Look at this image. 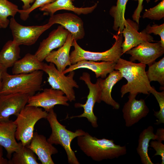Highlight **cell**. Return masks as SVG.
<instances>
[{
  "label": "cell",
  "instance_id": "obj_32",
  "mask_svg": "<svg viewBox=\"0 0 164 164\" xmlns=\"http://www.w3.org/2000/svg\"><path fill=\"white\" fill-rule=\"evenodd\" d=\"M56 0H35L29 9L23 10L19 9L18 12L20 14V19L23 21L26 20L30 14L34 10L54 2Z\"/></svg>",
  "mask_w": 164,
  "mask_h": 164
},
{
  "label": "cell",
  "instance_id": "obj_19",
  "mask_svg": "<svg viewBox=\"0 0 164 164\" xmlns=\"http://www.w3.org/2000/svg\"><path fill=\"white\" fill-rule=\"evenodd\" d=\"M16 128V126L12 120L0 121V145L6 150L7 157L9 159L19 148V143L15 137Z\"/></svg>",
  "mask_w": 164,
  "mask_h": 164
},
{
  "label": "cell",
  "instance_id": "obj_21",
  "mask_svg": "<svg viewBox=\"0 0 164 164\" xmlns=\"http://www.w3.org/2000/svg\"><path fill=\"white\" fill-rule=\"evenodd\" d=\"M73 39V36L70 32L64 45L58 50L51 51L45 60L47 62L54 64L57 69L62 73L67 66L71 65L70 52Z\"/></svg>",
  "mask_w": 164,
  "mask_h": 164
},
{
  "label": "cell",
  "instance_id": "obj_35",
  "mask_svg": "<svg viewBox=\"0 0 164 164\" xmlns=\"http://www.w3.org/2000/svg\"><path fill=\"white\" fill-rule=\"evenodd\" d=\"M138 1V5L137 7L135 10L132 15V18L133 20L135 21L139 24L140 18L141 17L140 14L143 9L142 3L144 0H133ZM148 2L149 0H146Z\"/></svg>",
  "mask_w": 164,
  "mask_h": 164
},
{
  "label": "cell",
  "instance_id": "obj_14",
  "mask_svg": "<svg viewBox=\"0 0 164 164\" xmlns=\"http://www.w3.org/2000/svg\"><path fill=\"white\" fill-rule=\"evenodd\" d=\"M48 22L59 24L71 33L77 41L83 38L85 35L82 20L74 14L64 13L50 15Z\"/></svg>",
  "mask_w": 164,
  "mask_h": 164
},
{
  "label": "cell",
  "instance_id": "obj_12",
  "mask_svg": "<svg viewBox=\"0 0 164 164\" xmlns=\"http://www.w3.org/2000/svg\"><path fill=\"white\" fill-rule=\"evenodd\" d=\"M30 96L21 93L0 95V121L9 120L11 115L17 116L27 104Z\"/></svg>",
  "mask_w": 164,
  "mask_h": 164
},
{
  "label": "cell",
  "instance_id": "obj_23",
  "mask_svg": "<svg viewBox=\"0 0 164 164\" xmlns=\"http://www.w3.org/2000/svg\"><path fill=\"white\" fill-rule=\"evenodd\" d=\"M44 63L40 61L34 54H26L18 60L12 69L13 74H27L38 70H43Z\"/></svg>",
  "mask_w": 164,
  "mask_h": 164
},
{
  "label": "cell",
  "instance_id": "obj_39",
  "mask_svg": "<svg viewBox=\"0 0 164 164\" xmlns=\"http://www.w3.org/2000/svg\"><path fill=\"white\" fill-rule=\"evenodd\" d=\"M7 69L0 64V84L1 83L4 74L7 72Z\"/></svg>",
  "mask_w": 164,
  "mask_h": 164
},
{
  "label": "cell",
  "instance_id": "obj_11",
  "mask_svg": "<svg viewBox=\"0 0 164 164\" xmlns=\"http://www.w3.org/2000/svg\"><path fill=\"white\" fill-rule=\"evenodd\" d=\"M164 48L159 41L156 43L144 42L128 50L125 53L130 54V61L135 60L149 66L164 54Z\"/></svg>",
  "mask_w": 164,
  "mask_h": 164
},
{
  "label": "cell",
  "instance_id": "obj_27",
  "mask_svg": "<svg viewBox=\"0 0 164 164\" xmlns=\"http://www.w3.org/2000/svg\"><path fill=\"white\" fill-rule=\"evenodd\" d=\"M128 1L117 0L116 5L112 6L109 10V14L114 19L113 29L118 34H121L124 28L125 12Z\"/></svg>",
  "mask_w": 164,
  "mask_h": 164
},
{
  "label": "cell",
  "instance_id": "obj_34",
  "mask_svg": "<svg viewBox=\"0 0 164 164\" xmlns=\"http://www.w3.org/2000/svg\"><path fill=\"white\" fill-rule=\"evenodd\" d=\"M150 143L149 146L153 148L156 152L154 156L159 155L161 157V164H164V145L161 142L153 140Z\"/></svg>",
  "mask_w": 164,
  "mask_h": 164
},
{
  "label": "cell",
  "instance_id": "obj_41",
  "mask_svg": "<svg viewBox=\"0 0 164 164\" xmlns=\"http://www.w3.org/2000/svg\"><path fill=\"white\" fill-rule=\"evenodd\" d=\"M0 28H2V27H1V25H0Z\"/></svg>",
  "mask_w": 164,
  "mask_h": 164
},
{
  "label": "cell",
  "instance_id": "obj_38",
  "mask_svg": "<svg viewBox=\"0 0 164 164\" xmlns=\"http://www.w3.org/2000/svg\"><path fill=\"white\" fill-rule=\"evenodd\" d=\"M3 147L0 145V164H8V160L3 157Z\"/></svg>",
  "mask_w": 164,
  "mask_h": 164
},
{
  "label": "cell",
  "instance_id": "obj_28",
  "mask_svg": "<svg viewBox=\"0 0 164 164\" xmlns=\"http://www.w3.org/2000/svg\"><path fill=\"white\" fill-rule=\"evenodd\" d=\"M19 9L18 6L8 0H0V25L2 28H6L9 23V16L14 17Z\"/></svg>",
  "mask_w": 164,
  "mask_h": 164
},
{
  "label": "cell",
  "instance_id": "obj_29",
  "mask_svg": "<svg viewBox=\"0 0 164 164\" xmlns=\"http://www.w3.org/2000/svg\"><path fill=\"white\" fill-rule=\"evenodd\" d=\"M146 72L147 77L150 82L152 81L158 82L160 85L164 86V57L159 61L155 62L149 66Z\"/></svg>",
  "mask_w": 164,
  "mask_h": 164
},
{
  "label": "cell",
  "instance_id": "obj_5",
  "mask_svg": "<svg viewBox=\"0 0 164 164\" xmlns=\"http://www.w3.org/2000/svg\"><path fill=\"white\" fill-rule=\"evenodd\" d=\"M48 112L40 107L26 105L17 116L14 122L16 126V139L24 146L30 143L33 137L34 126L42 118H46Z\"/></svg>",
  "mask_w": 164,
  "mask_h": 164
},
{
  "label": "cell",
  "instance_id": "obj_9",
  "mask_svg": "<svg viewBox=\"0 0 164 164\" xmlns=\"http://www.w3.org/2000/svg\"><path fill=\"white\" fill-rule=\"evenodd\" d=\"M79 79L80 80L84 81L87 86L89 90V94L85 104H82L77 103L74 104L75 107L83 108L84 109L83 113L80 115L71 116L70 118H86L91 123L93 127L97 128L98 126L97 118L93 112V108L96 102L100 103L101 101L98 83L97 81L95 84L92 83L91 81L90 75L87 72H83Z\"/></svg>",
  "mask_w": 164,
  "mask_h": 164
},
{
  "label": "cell",
  "instance_id": "obj_31",
  "mask_svg": "<svg viewBox=\"0 0 164 164\" xmlns=\"http://www.w3.org/2000/svg\"><path fill=\"white\" fill-rule=\"evenodd\" d=\"M164 17V0H162L157 5L148 9L145 10L142 15L143 19L160 20Z\"/></svg>",
  "mask_w": 164,
  "mask_h": 164
},
{
  "label": "cell",
  "instance_id": "obj_7",
  "mask_svg": "<svg viewBox=\"0 0 164 164\" xmlns=\"http://www.w3.org/2000/svg\"><path fill=\"white\" fill-rule=\"evenodd\" d=\"M43 71L48 74L47 81L52 88L63 91L70 102L75 101L74 88H78L79 86L73 79L74 71L70 72L66 76L52 63H44Z\"/></svg>",
  "mask_w": 164,
  "mask_h": 164
},
{
  "label": "cell",
  "instance_id": "obj_15",
  "mask_svg": "<svg viewBox=\"0 0 164 164\" xmlns=\"http://www.w3.org/2000/svg\"><path fill=\"white\" fill-rule=\"evenodd\" d=\"M136 96L129 94L128 100L123 108V117L125 126L128 127L132 126L146 117L149 111L145 100H137Z\"/></svg>",
  "mask_w": 164,
  "mask_h": 164
},
{
  "label": "cell",
  "instance_id": "obj_18",
  "mask_svg": "<svg viewBox=\"0 0 164 164\" xmlns=\"http://www.w3.org/2000/svg\"><path fill=\"white\" fill-rule=\"evenodd\" d=\"M122 78L120 72L115 70L110 73L105 78H100L97 80L100 89L101 101L104 102L116 110L120 108V105L112 98L111 93L114 86Z\"/></svg>",
  "mask_w": 164,
  "mask_h": 164
},
{
  "label": "cell",
  "instance_id": "obj_6",
  "mask_svg": "<svg viewBox=\"0 0 164 164\" xmlns=\"http://www.w3.org/2000/svg\"><path fill=\"white\" fill-rule=\"evenodd\" d=\"M115 42L109 49L103 52H93L85 50L82 48L73 39L72 46L74 50L70 54L71 64L84 60L95 61H101L116 63L122 55L121 45L123 41L122 34L113 35Z\"/></svg>",
  "mask_w": 164,
  "mask_h": 164
},
{
  "label": "cell",
  "instance_id": "obj_37",
  "mask_svg": "<svg viewBox=\"0 0 164 164\" xmlns=\"http://www.w3.org/2000/svg\"><path fill=\"white\" fill-rule=\"evenodd\" d=\"M23 3L22 7V9L23 10H26L29 9L30 8L31 5V4L33 3L35 0H21Z\"/></svg>",
  "mask_w": 164,
  "mask_h": 164
},
{
  "label": "cell",
  "instance_id": "obj_16",
  "mask_svg": "<svg viewBox=\"0 0 164 164\" xmlns=\"http://www.w3.org/2000/svg\"><path fill=\"white\" fill-rule=\"evenodd\" d=\"M69 33L62 26H58L40 43L35 54L40 61L43 62L51 51L64 45Z\"/></svg>",
  "mask_w": 164,
  "mask_h": 164
},
{
  "label": "cell",
  "instance_id": "obj_8",
  "mask_svg": "<svg viewBox=\"0 0 164 164\" xmlns=\"http://www.w3.org/2000/svg\"><path fill=\"white\" fill-rule=\"evenodd\" d=\"M9 25L13 40L19 45L26 46L35 44L39 36L53 25L48 22L41 26H25L18 23L13 17L10 19Z\"/></svg>",
  "mask_w": 164,
  "mask_h": 164
},
{
  "label": "cell",
  "instance_id": "obj_22",
  "mask_svg": "<svg viewBox=\"0 0 164 164\" xmlns=\"http://www.w3.org/2000/svg\"><path fill=\"white\" fill-rule=\"evenodd\" d=\"M97 3L85 7H77L73 5L71 0H56L54 2L39 8V10L50 15L61 10L73 12L78 15H87L92 12L97 7Z\"/></svg>",
  "mask_w": 164,
  "mask_h": 164
},
{
  "label": "cell",
  "instance_id": "obj_25",
  "mask_svg": "<svg viewBox=\"0 0 164 164\" xmlns=\"http://www.w3.org/2000/svg\"><path fill=\"white\" fill-rule=\"evenodd\" d=\"M19 46L13 40L6 42L0 51V64L7 69L12 67L20 57Z\"/></svg>",
  "mask_w": 164,
  "mask_h": 164
},
{
  "label": "cell",
  "instance_id": "obj_33",
  "mask_svg": "<svg viewBox=\"0 0 164 164\" xmlns=\"http://www.w3.org/2000/svg\"><path fill=\"white\" fill-rule=\"evenodd\" d=\"M148 34L153 33L155 35H158L161 38L159 41L161 46L164 48V23L160 25L154 24L152 26L148 25L146 28L143 30Z\"/></svg>",
  "mask_w": 164,
  "mask_h": 164
},
{
  "label": "cell",
  "instance_id": "obj_40",
  "mask_svg": "<svg viewBox=\"0 0 164 164\" xmlns=\"http://www.w3.org/2000/svg\"><path fill=\"white\" fill-rule=\"evenodd\" d=\"M1 83L0 84V88H1Z\"/></svg>",
  "mask_w": 164,
  "mask_h": 164
},
{
  "label": "cell",
  "instance_id": "obj_26",
  "mask_svg": "<svg viewBox=\"0 0 164 164\" xmlns=\"http://www.w3.org/2000/svg\"><path fill=\"white\" fill-rule=\"evenodd\" d=\"M19 148L12 154L8 160V164H39L34 152L28 146H24L20 142Z\"/></svg>",
  "mask_w": 164,
  "mask_h": 164
},
{
  "label": "cell",
  "instance_id": "obj_4",
  "mask_svg": "<svg viewBox=\"0 0 164 164\" xmlns=\"http://www.w3.org/2000/svg\"><path fill=\"white\" fill-rule=\"evenodd\" d=\"M46 119L52 130L51 133L47 139V141L53 145H60L64 148L69 164H80L74 152L71 149V143L75 138L85 135L86 132L81 129H77L75 132L67 129L65 126L58 121L57 115L53 109L48 112Z\"/></svg>",
  "mask_w": 164,
  "mask_h": 164
},
{
  "label": "cell",
  "instance_id": "obj_36",
  "mask_svg": "<svg viewBox=\"0 0 164 164\" xmlns=\"http://www.w3.org/2000/svg\"><path fill=\"white\" fill-rule=\"evenodd\" d=\"M155 135L157 138L156 140L161 142L164 141V129L163 128H158Z\"/></svg>",
  "mask_w": 164,
  "mask_h": 164
},
{
  "label": "cell",
  "instance_id": "obj_1",
  "mask_svg": "<svg viewBox=\"0 0 164 164\" xmlns=\"http://www.w3.org/2000/svg\"><path fill=\"white\" fill-rule=\"evenodd\" d=\"M146 67V65L140 63H136L121 57L118 59L114 70H119L127 81L121 88V98L128 93L136 96L139 93H150L152 87L147 76Z\"/></svg>",
  "mask_w": 164,
  "mask_h": 164
},
{
  "label": "cell",
  "instance_id": "obj_20",
  "mask_svg": "<svg viewBox=\"0 0 164 164\" xmlns=\"http://www.w3.org/2000/svg\"><path fill=\"white\" fill-rule=\"evenodd\" d=\"M116 63L109 61L97 62L90 60H82L69 66L62 73L65 74L79 69L86 68L94 73L96 78L100 77L104 79L108 74L114 70Z\"/></svg>",
  "mask_w": 164,
  "mask_h": 164
},
{
  "label": "cell",
  "instance_id": "obj_10",
  "mask_svg": "<svg viewBox=\"0 0 164 164\" xmlns=\"http://www.w3.org/2000/svg\"><path fill=\"white\" fill-rule=\"evenodd\" d=\"M62 91L52 88L44 89L29 97L26 105L43 108L48 112L56 105L69 106V100Z\"/></svg>",
  "mask_w": 164,
  "mask_h": 164
},
{
  "label": "cell",
  "instance_id": "obj_13",
  "mask_svg": "<svg viewBox=\"0 0 164 164\" xmlns=\"http://www.w3.org/2000/svg\"><path fill=\"white\" fill-rule=\"evenodd\" d=\"M136 22L129 19H125L124 28L121 32L124 40L121 47L122 55L128 50L144 42L153 41V38L142 30L139 32V26Z\"/></svg>",
  "mask_w": 164,
  "mask_h": 164
},
{
  "label": "cell",
  "instance_id": "obj_24",
  "mask_svg": "<svg viewBox=\"0 0 164 164\" xmlns=\"http://www.w3.org/2000/svg\"><path fill=\"white\" fill-rule=\"evenodd\" d=\"M157 139V136L154 133V128L152 126H149L144 129L140 134L136 150L142 164H154L148 155V148L150 141Z\"/></svg>",
  "mask_w": 164,
  "mask_h": 164
},
{
  "label": "cell",
  "instance_id": "obj_3",
  "mask_svg": "<svg viewBox=\"0 0 164 164\" xmlns=\"http://www.w3.org/2000/svg\"><path fill=\"white\" fill-rule=\"evenodd\" d=\"M43 75V70L13 75L7 72L2 78L0 95L21 93L33 95L41 90Z\"/></svg>",
  "mask_w": 164,
  "mask_h": 164
},
{
  "label": "cell",
  "instance_id": "obj_30",
  "mask_svg": "<svg viewBox=\"0 0 164 164\" xmlns=\"http://www.w3.org/2000/svg\"><path fill=\"white\" fill-rule=\"evenodd\" d=\"M155 97L159 103V110L158 111H154V115L157 119L155 124L159 125L164 123V91L159 92L156 91L153 87L150 91Z\"/></svg>",
  "mask_w": 164,
  "mask_h": 164
},
{
  "label": "cell",
  "instance_id": "obj_2",
  "mask_svg": "<svg viewBox=\"0 0 164 164\" xmlns=\"http://www.w3.org/2000/svg\"><path fill=\"white\" fill-rule=\"evenodd\" d=\"M77 144L87 156L95 161L117 158L127 153L125 146L116 144L112 139H98L86 132L77 137Z\"/></svg>",
  "mask_w": 164,
  "mask_h": 164
},
{
  "label": "cell",
  "instance_id": "obj_17",
  "mask_svg": "<svg viewBox=\"0 0 164 164\" xmlns=\"http://www.w3.org/2000/svg\"><path fill=\"white\" fill-rule=\"evenodd\" d=\"M36 155L42 164H54L51 156L58 152L57 149L49 142L43 135L34 132L27 146Z\"/></svg>",
  "mask_w": 164,
  "mask_h": 164
}]
</instances>
